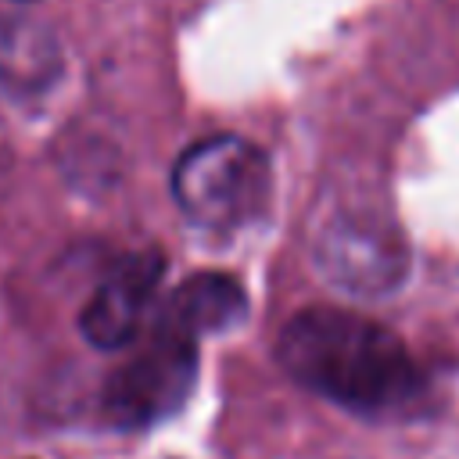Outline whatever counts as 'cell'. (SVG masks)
I'll return each instance as SVG.
<instances>
[{
  "label": "cell",
  "mask_w": 459,
  "mask_h": 459,
  "mask_svg": "<svg viewBox=\"0 0 459 459\" xmlns=\"http://www.w3.org/2000/svg\"><path fill=\"white\" fill-rule=\"evenodd\" d=\"M57 50L54 39L29 22H0V79L22 90L43 86L54 79Z\"/></svg>",
  "instance_id": "7"
},
{
  "label": "cell",
  "mask_w": 459,
  "mask_h": 459,
  "mask_svg": "<svg viewBox=\"0 0 459 459\" xmlns=\"http://www.w3.org/2000/svg\"><path fill=\"white\" fill-rule=\"evenodd\" d=\"M316 258L326 280L351 294H384L398 287L409 269L402 237L391 226L362 215L333 219L316 244Z\"/></svg>",
  "instance_id": "4"
},
{
  "label": "cell",
  "mask_w": 459,
  "mask_h": 459,
  "mask_svg": "<svg viewBox=\"0 0 459 459\" xmlns=\"http://www.w3.org/2000/svg\"><path fill=\"white\" fill-rule=\"evenodd\" d=\"M158 280H161L158 251H133L118 258L115 269L97 283V290L90 294L79 316L82 337L100 351L126 348L140 333V323L158 290Z\"/></svg>",
  "instance_id": "5"
},
{
  "label": "cell",
  "mask_w": 459,
  "mask_h": 459,
  "mask_svg": "<svg viewBox=\"0 0 459 459\" xmlns=\"http://www.w3.org/2000/svg\"><path fill=\"white\" fill-rule=\"evenodd\" d=\"M176 204L208 230H240L265 215L273 169L265 151L244 136H208L186 147L172 169Z\"/></svg>",
  "instance_id": "2"
},
{
  "label": "cell",
  "mask_w": 459,
  "mask_h": 459,
  "mask_svg": "<svg viewBox=\"0 0 459 459\" xmlns=\"http://www.w3.org/2000/svg\"><path fill=\"white\" fill-rule=\"evenodd\" d=\"M194 344H197L194 337L154 323V333L147 337L143 351H136L104 380L100 391L104 416L115 427H129V430L176 416L197 380Z\"/></svg>",
  "instance_id": "3"
},
{
  "label": "cell",
  "mask_w": 459,
  "mask_h": 459,
  "mask_svg": "<svg viewBox=\"0 0 459 459\" xmlns=\"http://www.w3.org/2000/svg\"><path fill=\"white\" fill-rule=\"evenodd\" d=\"M244 316H247V294L233 276L197 273L183 280L172 290V298L161 305L158 326L179 330L197 341L201 333H219V330L237 326Z\"/></svg>",
  "instance_id": "6"
},
{
  "label": "cell",
  "mask_w": 459,
  "mask_h": 459,
  "mask_svg": "<svg viewBox=\"0 0 459 459\" xmlns=\"http://www.w3.org/2000/svg\"><path fill=\"white\" fill-rule=\"evenodd\" d=\"M276 359L301 387L359 416L412 412L427 391L405 341L351 308H301L283 323Z\"/></svg>",
  "instance_id": "1"
}]
</instances>
